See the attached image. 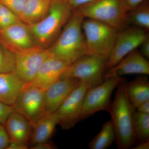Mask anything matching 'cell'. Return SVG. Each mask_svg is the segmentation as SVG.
<instances>
[{
  "label": "cell",
  "mask_w": 149,
  "mask_h": 149,
  "mask_svg": "<svg viewBox=\"0 0 149 149\" xmlns=\"http://www.w3.org/2000/svg\"><path fill=\"white\" fill-rule=\"evenodd\" d=\"M126 82L121 78L118 84L115 97L107 111L110 113L115 133V141L119 149L131 148L137 143L133 116L136 109L128 100Z\"/></svg>",
  "instance_id": "obj_1"
},
{
  "label": "cell",
  "mask_w": 149,
  "mask_h": 149,
  "mask_svg": "<svg viewBox=\"0 0 149 149\" xmlns=\"http://www.w3.org/2000/svg\"><path fill=\"white\" fill-rule=\"evenodd\" d=\"M84 17L77 10L65 25L60 34L49 48L53 56L69 64L87 54L82 24Z\"/></svg>",
  "instance_id": "obj_2"
},
{
  "label": "cell",
  "mask_w": 149,
  "mask_h": 149,
  "mask_svg": "<svg viewBox=\"0 0 149 149\" xmlns=\"http://www.w3.org/2000/svg\"><path fill=\"white\" fill-rule=\"evenodd\" d=\"M73 10L65 0H55L43 19L27 25L35 45L49 48L60 34L72 15Z\"/></svg>",
  "instance_id": "obj_3"
},
{
  "label": "cell",
  "mask_w": 149,
  "mask_h": 149,
  "mask_svg": "<svg viewBox=\"0 0 149 149\" xmlns=\"http://www.w3.org/2000/svg\"><path fill=\"white\" fill-rule=\"evenodd\" d=\"M84 18L96 19L122 31L129 27L128 9L125 0H94L76 9Z\"/></svg>",
  "instance_id": "obj_4"
},
{
  "label": "cell",
  "mask_w": 149,
  "mask_h": 149,
  "mask_svg": "<svg viewBox=\"0 0 149 149\" xmlns=\"http://www.w3.org/2000/svg\"><path fill=\"white\" fill-rule=\"evenodd\" d=\"M87 54L99 55L108 58L118 31L102 22L84 18L82 24Z\"/></svg>",
  "instance_id": "obj_5"
},
{
  "label": "cell",
  "mask_w": 149,
  "mask_h": 149,
  "mask_svg": "<svg viewBox=\"0 0 149 149\" xmlns=\"http://www.w3.org/2000/svg\"><path fill=\"white\" fill-rule=\"evenodd\" d=\"M108 58L103 56L87 54L69 65L60 78H74L85 82L91 87L104 81Z\"/></svg>",
  "instance_id": "obj_6"
},
{
  "label": "cell",
  "mask_w": 149,
  "mask_h": 149,
  "mask_svg": "<svg viewBox=\"0 0 149 149\" xmlns=\"http://www.w3.org/2000/svg\"><path fill=\"white\" fill-rule=\"evenodd\" d=\"M12 107L14 111L26 118L33 127L46 113L45 90L25 83Z\"/></svg>",
  "instance_id": "obj_7"
},
{
  "label": "cell",
  "mask_w": 149,
  "mask_h": 149,
  "mask_svg": "<svg viewBox=\"0 0 149 149\" xmlns=\"http://www.w3.org/2000/svg\"><path fill=\"white\" fill-rule=\"evenodd\" d=\"M121 79L116 77L108 78L101 84L88 89L84 98L81 120L99 111H107L111 103L113 92Z\"/></svg>",
  "instance_id": "obj_8"
},
{
  "label": "cell",
  "mask_w": 149,
  "mask_h": 149,
  "mask_svg": "<svg viewBox=\"0 0 149 149\" xmlns=\"http://www.w3.org/2000/svg\"><path fill=\"white\" fill-rule=\"evenodd\" d=\"M91 87L88 83L80 81L56 112L58 125L63 129H70L81 120L85 94Z\"/></svg>",
  "instance_id": "obj_9"
},
{
  "label": "cell",
  "mask_w": 149,
  "mask_h": 149,
  "mask_svg": "<svg viewBox=\"0 0 149 149\" xmlns=\"http://www.w3.org/2000/svg\"><path fill=\"white\" fill-rule=\"evenodd\" d=\"M15 71L26 84L32 82L43 62L52 55L49 48L34 46L14 52Z\"/></svg>",
  "instance_id": "obj_10"
},
{
  "label": "cell",
  "mask_w": 149,
  "mask_h": 149,
  "mask_svg": "<svg viewBox=\"0 0 149 149\" xmlns=\"http://www.w3.org/2000/svg\"><path fill=\"white\" fill-rule=\"evenodd\" d=\"M148 32L136 27L129 26L118 32L115 42L106 65V71L115 66L130 52L140 47Z\"/></svg>",
  "instance_id": "obj_11"
},
{
  "label": "cell",
  "mask_w": 149,
  "mask_h": 149,
  "mask_svg": "<svg viewBox=\"0 0 149 149\" xmlns=\"http://www.w3.org/2000/svg\"><path fill=\"white\" fill-rule=\"evenodd\" d=\"M0 43L13 53L35 46L27 24L21 21L0 30Z\"/></svg>",
  "instance_id": "obj_12"
},
{
  "label": "cell",
  "mask_w": 149,
  "mask_h": 149,
  "mask_svg": "<svg viewBox=\"0 0 149 149\" xmlns=\"http://www.w3.org/2000/svg\"><path fill=\"white\" fill-rule=\"evenodd\" d=\"M149 74L148 60L144 57L137 49L130 52L120 62L107 70L104 80L111 77H121L127 74Z\"/></svg>",
  "instance_id": "obj_13"
},
{
  "label": "cell",
  "mask_w": 149,
  "mask_h": 149,
  "mask_svg": "<svg viewBox=\"0 0 149 149\" xmlns=\"http://www.w3.org/2000/svg\"><path fill=\"white\" fill-rule=\"evenodd\" d=\"M80 80L74 78H60L45 91L46 113L56 112Z\"/></svg>",
  "instance_id": "obj_14"
},
{
  "label": "cell",
  "mask_w": 149,
  "mask_h": 149,
  "mask_svg": "<svg viewBox=\"0 0 149 149\" xmlns=\"http://www.w3.org/2000/svg\"><path fill=\"white\" fill-rule=\"evenodd\" d=\"M69 63L52 55L43 62L29 84L45 90L59 80Z\"/></svg>",
  "instance_id": "obj_15"
},
{
  "label": "cell",
  "mask_w": 149,
  "mask_h": 149,
  "mask_svg": "<svg viewBox=\"0 0 149 149\" xmlns=\"http://www.w3.org/2000/svg\"><path fill=\"white\" fill-rule=\"evenodd\" d=\"M10 142H20L29 145L32 126L22 115L13 111L4 124Z\"/></svg>",
  "instance_id": "obj_16"
},
{
  "label": "cell",
  "mask_w": 149,
  "mask_h": 149,
  "mask_svg": "<svg viewBox=\"0 0 149 149\" xmlns=\"http://www.w3.org/2000/svg\"><path fill=\"white\" fill-rule=\"evenodd\" d=\"M25 84L15 71L0 73V101L12 107Z\"/></svg>",
  "instance_id": "obj_17"
},
{
  "label": "cell",
  "mask_w": 149,
  "mask_h": 149,
  "mask_svg": "<svg viewBox=\"0 0 149 149\" xmlns=\"http://www.w3.org/2000/svg\"><path fill=\"white\" fill-rule=\"evenodd\" d=\"M57 125L58 120L56 112L45 113L32 127L29 145L32 146L49 141L53 135Z\"/></svg>",
  "instance_id": "obj_18"
},
{
  "label": "cell",
  "mask_w": 149,
  "mask_h": 149,
  "mask_svg": "<svg viewBox=\"0 0 149 149\" xmlns=\"http://www.w3.org/2000/svg\"><path fill=\"white\" fill-rule=\"evenodd\" d=\"M55 0H26L19 15L21 21L27 25L37 23L47 15Z\"/></svg>",
  "instance_id": "obj_19"
},
{
  "label": "cell",
  "mask_w": 149,
  "mask_h": 149,
  "mask_svg": "<svg viewBox=\"0 0 149 149\" xmlns=\"http://www.w3.org/2000/svg\"><path fill=\"white\" fill-rule=\"evenodd\" d=\"M128 100L136 109L140 104L149 100V81L147 75H142L126 83Z\"/></svg>",
  "instance_id": "obj_20"
},
{
  "label": "cell",
  "mask_w": 149,
  "mask_h": 149,
  "mask_svg": "<svg viewBox=\"0 0 149 149\" xmlns=\"http://www.w3.org/2000/svg\"><path fill=\"white\" fill-rule=\"evenodd\" d=\"M115 141V133L111 120L103 125L99 133L88 143L91 149H106Z\"/></svg>",
  "instance_id": "obj_21"
},
{
  "label": "cell",
  "mask_w": 149,
  "mask_h": 149,
  "mask_svg": "<svg viewBox=\"0 0 149 149\" xmlns=\"http://www.w3.org/2000/svg\"><path fill=\"white\" fill-rule=\"evenodd\" d=\"M127 20L129 25L139 27L147 32L149 30V4L147 1L128 12Z\"/></svg>",
  "instance_id": "obj_22"
},
{
  "label": "cell",
  "mask_w": 149,
  "mask_h": 149,
  "mask_svg": "<svg viewBox=\"0 0 149 149\" xmlns=\"http://www.w3.org/2000/svg\"><path fill=\"white\" fill-rule=\"evenodd\" d=\"M133 126L136 141L139 143L149 141V114L135 111Z\"/></svg>",
  "instance_id": "obj_23"
},
{
  "label": "cell",
  "mask_w": 149,
  "mask_h": 149,
  "mask_svg": "<svg viewBox=\"0 0 149 149\" xmlns=\"http://www.w3.org/2000/svg\"><path fill=\"white\" fill-rule=\"evenodd\" d=\"M15 54L0 43V73L15 71Z\"/></svg>",
  "instance_id": "obj_24"
},
{
  "label": "cell",
  "mask_w": 149,
  "mask_h": 149,
  "mask_svg": "<svg viewBox=\"0 0 149 149\" xmlns=\"http://www.w3.org/2000/svg\"><path fill=\"white\" fill-rule=\"evenodd\" d=\"M19 21L21 20L17 14L0 3V30Z\"/></svg>",
  "instance_id": "obj_25"
},
{
  "label": "cell",
  "mask_w": 149,
  "mask_h": 149,
  "mask_svg": "<svg viewBox=\"0 0 149 149\" xmlns=\"http://www.w3.org/2000/svg\"><path fill=\"white\" fill-rule=\"evenodd\" d=\"M26 0H0V3L7 7L19 16Z\"/></svg>",
  "instance_id": "obj_26"
},
{
  "label": "cell",
  "mask_w": 149,
  "mask_h": 149,
  "mask_svg": "<svg viewBox=\"0 0 149 149\" xmlns=\"http://www.w3.org/2000/svg\"><path fill=\"white\" fill-rule=\"evenodd\" d=\"M13 111L12 107L0 101V123L4 125L9 116Z\"/></svg>",
  "instance_id": "obj_27"
},
{
  "label": "cell",
  "mask_w": 149,
  "mask_h": 149,
  "mask_svg": "<svg viewBox=\"0 0 149 149\" xmlns=\"http://www.w3.org/2000/svg\"><path fill=\"white\" fill-rule=\"evenodd\" d=\"M10 142V140L4 125L0 123V149H6Z\"/></svg>",
  "instance_id": "obj_28"
},
{
  "label": "cell",
  "mask_w": 149,
  "mask_h": 149,
  "mask_svg": "<svg viewBox=\"0 0 149 149\" xmlns=\"http://www.w3.org/2000/svg\"><path fill=\"white\" fill-rule=\"evenodd\" d=\"M140 47H141L140 52L144 57L147 59H149V35L148 33L146 38L144 39L143 42L141 43Z\"/></svg>",
  "instance_id": "obj_29"
},
{
  "label": "cell",
  "mask_w": 149,
  "mask_h": 149,
  "mask_svg": "<svg viewBox=\"0 0 149 149\" xmlns=\"http://www.w3.org/2000/svg\"><path fill=\"white\" fill-rule=\"evenodd\" d=\"M72 10L85 5L94 0H65Z\"/></svg>",
  "instance_id": "obj_30"
},
{
  "label": "cell",
  "mask_w": 149,
  "mask_h": 149,
  "mask_svg": "<svg viewBox=\"0 0 149 149\" xmlns=\"http://www.w3.org/2000/svg\"><path fill=\"white\" fill-rule=\"evenodd\" d=\"M30 148L32 149H54L56 148L54 144L49 141L38 143L31 146Z\"/></svg>",
  "instance_id": "obj_31"
},
{
  "label": "cell",
  "mask_w": 149,
  "mask_h": 149,
  "mask_svg": "<svg viewBox=\"0 0 149 149\" xmlns=\"http://www.w3.org/2000/svg\"><path fill=\"white\" fill-rule=\"evenodd\" d=\"M29 145L23 143L10 142L6 149H27Z\"/></svg>",
  "instance_id": "obj_32"
},
{
  "label": "cell",
  "mask_w": 149,
  "mask_h": 149,
  "mask_svg": "<svg viewBox=\"0 0 149 149\" xmlns=\"http://www.w3.org/2000/svg\"><path fill=\"white\" fill-rule=\"evenodd\" d=\"M136 111L149 114V100L142 103L136 108Z\"/></svg>",
  "instance_id": "obj_33"
},
{
  "label": "cell",
  "mask_w": 149,
  "mask_h": 149,
  "mask_svg": "<svg viewBox=\"0 0 149 149\" xmlns=\"http://www.w3.org/2000/svg\"><path fill=\"white\" fill-rule=\"evenodd\" d=\"M128 11L144 2L146 0H125Z\"/></svg>",
  "instance_id": "obj_34"
},
{
  "label": "cell",
  "mask_w": 149,
  "mask_h": 149,
  "mask_svg": "<svg viewBox=\"0 0 149 149\" xmlns=\"http://www.w3.org/2000/svg\"><path fill=\"white\" fill-rule=\"evenodd\" d=\"M132 149H149V141L139 143L138 145L131 148Z\"/></svg>",
  "instance_id": "obj_35"
}]
</instances>
